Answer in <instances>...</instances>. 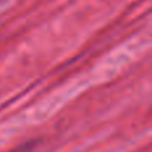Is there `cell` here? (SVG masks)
<instances>
[{"instance_id":"1","label":"cell","mask_w":152,"mask_h":152,"mask_svg":"<svg viewBox=\"0 0 152 152\" xmlns=\"http://www.w3.org/2000/svg\"><path fill=\"white\" fill-rule=\"evenodd\" d=\"M13 152H21V151H20V150H19V151H13Z\"/></svg>"}]
</instances>
